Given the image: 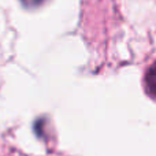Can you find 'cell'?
<instances>
[{
  "label": "cell",
  "mask_w": 156,
  "mask_h": 156,
  "mask_svg": "<svg viewBox=\"0 0 156 156\" xmlns=\"http://www.w3.org/2000/svg\"><path fill=\"white\" fill-rule=\"evenodd\" d=\"M145 88L151 96L156 97V62L148 69L145 74Z\"/></svg>",
  "instance_id": "1"
},
{
  "label": "cell",
  "mask_w": 156,
  "mask_h": 156,
  "mask_svg": "<svg viewBox=\"0 0 156 156\" xmlns=\"http://www.w3.org/2000/svg\"><path fill=\"white\" fill-rule=\"evenodd\" d=\"M22 2L26 5H37V4H40L43 0H22Z\"/></svg>",
  "instance_id": "2"
}]
</instances>
